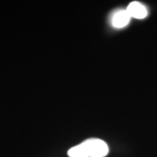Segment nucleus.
Wrapping results in <instances>:
<instances>
[{
    "label": "nucleus",
    "instance_id": "obj_1",
    "mask_svg": "<svg viewBox=\"0 0 157 157\" xmlns=\"http://www.w3.org/2000/svg\"><path fill=\"white\" fill-rule=\"evenodd\" d=\"M109 149L104 141L100 139H88L83 143L68 150L70 157H105Z\"/></svg>",
    "mask_w": 157,
    "mask_h": 157
},
{
    "label": "nucleus",
    "instance_id": "obj_2",
    "mask_svg": "<svg viewBox=\"0 0 157 157\" xmlns=\"http://www.w3.org/2000/svg\"><path fill=\"white\" fill-rule=\"evenodd\" d=\"M125 10L128 11V13L130 14L131 17L134 18H138V20H142V18H145L148 14V11H147V8L144 6L142 3L134 1L131 2L130 4L128 5V7Z\"/></svg>",
    "mask_w": 157,
    "mask_h": 157
},
{
    "label": "nucleus",
    "instance_id": "obj_3",
    "mask_svg": "<svg viewBox=\"0 0 157 157\" xmlns=\"http://www.w3.org/2000/svg\"><path fill=\"white\" fill-rule=\"evenodd\" d=\"M131 18L132 17H130V14L128 13L127 10H119L113 14L112 20H111V24H112V26L114 28H117V29H121V28H124L130 23Z\"/></svg>",
    "mask_w": 157,
    "mask_h": 157
}]
</instances>
